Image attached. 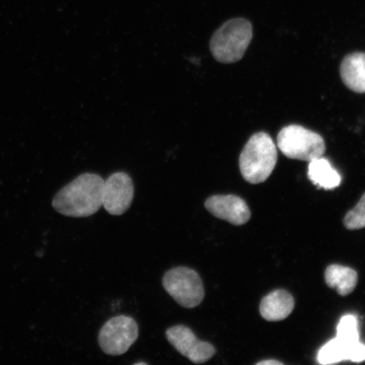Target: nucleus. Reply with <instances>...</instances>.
Listing matches in <instances>:
<instances>
[{"instance_id":"nucleus-1","label":"nucleus","mask_w":365,"mask_h":365,"mask_svg":"<svg viewBox=\"0 0 365 365\" xmlns=\"http://www.w3.org/2000/svg\"><path fill=\"white\" fill-rule=\"evenodd\" d=\"M104 180L86 173L68 182L54 196L53 207L63 216L88 217L103 207Z\"/></svg>"},{"instance_id":"nucleus-2","label":"nucleus","mask_w":365,"mask_h":365,"mask_svg":"<svg viewBox=\"0 0 365 365\" xmlns=\"http://www.w3.org/2000/svg\"><path fill=\"white\" fill-rule=\"evenodd\" d=\"M277 150L272 137L264 132L255 134L240 154V168L244 179L250 184L266 181L276 167Z\"/></svg>"},{"instance_id":"nucleus-3","label":"nucleus","mask_w":365,"mask_h":365,"mask_svg":"<svg viewBox=\"0 0 365 365\" xmlns=\"http://www.w3.org/2000/svg\"><path fill=\"white\" fill-rule=\"evenodd\" d=\"M253 38V27L244 18H235L222 25L210 41V50L216 61L232 63L244 57Z\"/></svg>"},{"instance_id":"nucleus-4","label":"nucleus","mask_w":365,"mask_h":365,"mask_svg":"<svg viewBox=\"0 0 365 365\" xmlns=\"http://www.w3.org/2000/svg\"><path fill=\"white\" fill-rule=\"evenodd\" d=\"M277 145L287 158L310 162L323 156L325 141L321 135L307 128L291 125L277 135Z\"/></svg>"},{"instance_id":"nucleus-5","label":"nucleus","mask_w":365,"mask_h":365,"mask_svg":"<svg viewBox=\"0 0 365 365\" xmlns=\"http://www.w3.org/2000/svg\"><path fill=\"white\" fill-rule=\"evenodd\" d=\"M163 285L167 293L182 307H197L204 299L202 278L193 269L186 267L171 269L164 275Z\"/></svg>"},{"instance_id":"nucleus-6","label":"nucleus","mask_w":365,"mask_h":365,"mask_svg":"<svg viewBox=\"0 0 365 365\" xmlns=\"http://www.w3.org/2000/svg\"><path fill=\"white\" fill-rule=\"evenodd\" d=\"M139 327L133 318L118 316L104 324L98 335L100 348L108 355L124 354L135 344Z\"/></svg>"},{"instance_id":"nucleus-7","label":"nucleus","mask_w":365,"mask_h":365,"mask_svg":"<svg viewBox=\"0 0 365 365\" xmlns=\"http://www.w3.org/2000/svg\"><path fill=\"white\" fill-rule=\"evenodd\" d=\"M135 188L131 178L124 172H117L104 180L103 207L113 216H120L133 202Z\"/></svg>"},{"instance_id":"nucleus-8","label":"nucleus","mask_w":365,"mask_h":365,"mask_svg":"<svg viewBox=\"0 0 365 365\" xmlns=\"http://www.w3.org/2000/svg\"><path fill=\"white\" fill-rule=\"evenodd\" d=\"M166 336L178 352L194 364H202L207 362L216 354V349L212 344L199 340L192 330L185 326L168 328Z\"/></svg>"},{"instance_id":"nucleus-9","label":"nucleus","mask_w":365,"mask_h":365,"mask_svg":"<svg viewBox=\"0 0 365 365\" xmlns=\"http://www.w3.org/2000/svg\"><path fill=\"white\" fill-rule=\"evenodd\" d=\"M205 207L214 217L236 226L245 225L251 216L247 204L235 195H212L205 200Z\"/></svg>"},{"instance_id":"nucleus-10","label":"nucleus","mask_w":365,"mask_h":365,"mask_svg":"<svg viewBox=\"0 0 365 365\" xmlns=\"http://www.w3.org/2000/svg\"><path fill=\"white\" fill-rule=\"evenodd\" d=\"M344 360H350L356 363L365 361V345L360 341L349 344L336 337L328 341L319 351V364H336Z\"/></svg>"},{"instance_id":"nucleus-11","label":"nucleus","mask_w":365,"mask_h":365,"mask_svg":"<svg viewBox=\"0 0 365 365\" xmlns=\"http://www.w3.org/2000/svg\"><path fill=\"white\" fill-rule=\"evenodd\" d=\"M294 299L285 290H276L264 297L259 305L262 317L268 322H280L293 312Z\"/></svg>"},{"instance_id":"nucleus-12","label":"nucleus","mask_w":365,"mask_h":365,"mask_svg":"<svg viewBox=\"0 0 365 365\" xmlns=\"http://www.w3.org/2000/svg\"><path fill=\"white\" fill-rule=\"evenodd\" d=\"M341 78L350 90L365 93V53H353L344 58L340 68Z\"/></svg>"},{"instance_id":"nucleus-13","label":"nucleus","mask_w":365,"mask_h":365,"mask_svg":"<svg viewBox=\"0 0 365 365\" xmlns=\"http://www.w3.org/2000/svg\"><path fill=\"white\" fill-rule=\"evenodd\" d=\"M309 179L319 188L332 190L341 184V176L329 160L321 157L312 160L309 164Z\"/></svg>"},{"instance_id":"nucleus-14","label":"nucleus","mask_w":365,"mask_h":365,"mask_svg":"<svg viewBox=\"0 0 365 365\" xmlns=\"http://www.w3.org/2000/svg\"><path fill=\"white\" fill-rule=\"evenodd\" d=\"M327 284L336 289L341 296H346L353 293L358 284V273L354 269L331 264L325 272Z\"/></svg>"},{"instance_id":"nucleus-15","label":"nucleus","mask_w":365,"mask_h":365,"mask_svg":"<svg viewBox=\"0 0 365 365\" xmlns=\"http://www.w3.org/2000/svg\"><path fill=\"white\" fill-rule=\"evenodd\" d=\"M341 341L353 344L359 341L358 319L353 314L341 317L337 326V336Z\"/></svg>"},{"instance_id":"nucleus-16","label":"nucleus","mask_w":365,"mask_h":365,"mask_svg":"<svg viewBox=\"0 0 365 365\" xmlns=\"http://www.w3.org/2000/svg\"><path fill=\"white\" fill-rule=\"evenodd\" d=\"M344 223L345 227L349 230L365 227V193L356 207L346 213Z\"/></svg>"},{"instance_id":"nucleus-17","label":"nucleus","mask_w":365,"mask_h":365,"mask_svg":"<svg viewBox=\"0 0 365 365\" xmlns=\"http://www.w3.org/2000/svg\"><path fill=\"white\" fill-rule=\"evenodd\" d=\"M258 365H281L282 363L277 361V360H264V361L257 363Z\"/></svg>"},{"instance_id":"nucleus-18","label":"nucleus","mask_w":365,"mask_h":365,"mask_svg":"<svg viewBox=\"0 0 365 365\" xmlns=\"http://www.w3.org/2000/svg\"><path fill=\"white\" fill-rule=\"evenodd\" d=\"M139 364H148L147 363L144 362H140V363H135V365H139Z\"/></svg>"}]
</instances>
